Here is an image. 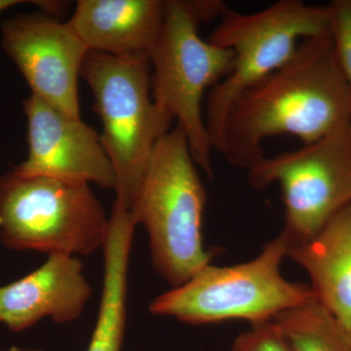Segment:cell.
I'll return each mask as SVG.
<instances>
[{"instance_id":"cell-1","label":"cell","mask_w":351,"mask_h":351,"mask_svg":"<svg viewBox=\"0 0 351 351\" xmlns=\"http://www.w3.org/2000/svg\"><path fill=\"white\" fill-rule=\"evenodd\" d=\"M348 123L351 91L331 36L304 39L287 63L233 101L215 151L249 170L265 156V138L292 135L309 145Z\"/></svg>"},{"instance_id":"cell-2","label":"cell","mask_w":351,"mask_h":351,"mask_svg":"<svg viewBox=\"0 0 351 351\" xmlns=\"http://www.w3.org/2000/svg\"><path fill=\"white\" fill-rule=\"evenodd\" d=\"M226 6L221 0H165L162 27L149 54L152 100L177 121L196 165L209 178L214 175V149L203 115V97L230 75L234 55L203 40L198 29L218 19Z\"/></svg>"},{"instance_id":"cell-3","label":"cell","mask_w":351,"mask_h":351,"mask_svg":"<svg viewBox=\"0 0 351 351\" xmlns=\"http://www.w3.org/2000/svg\"><path fill=\"white\" fill-rule=\"evenodd\" d=\"M206 189L179 126L157 143L130 212L149 235L152 265L173 288L211 263L203 243Z\"/></svg>"},{"instance_id":"cell-4","label":"cell","mask_w":351,"mask_h":351,"mask_svg":"<svg viewBox=\"0 0 351 351\" xmlns=\"http://www.w3.org/2000/svg\"><path fill=\"white\" fill-rule=\"evenodd\" d=\"M80 76L103 122L100 138L117 178L115 200L130 211L154 147L173 122L152 100L151 60L89 51Z\"/></svg>"},{"instance_id":"cell-5","label":"cell","mask_w":351,"mask_h":351,"mask_svg":"<svg viewBox=\"0 0 351 351\" xmlns=\"http://www.w3.org/2000/svg\"><path fill=\"white\" fill-rule=\"evenodd\" d=\"M288 247L280 233L250 262L232 267L209 263L186 282L156 298L149 311L193 326L230 320L252 325L272 321L314 299L311 286L291 282L281 274Z\"/></svg>"},{"instance_id":"cell-6","label":"cell","mask_w":351,"mask_h":351,"mask_svg":"<svg viewBox=\"0 0 351 351\" xmlns=\"http://www.w3.org/2000/svg\"><path fill=\"white\" fill-rule=\"evenodd\" d=\"M110 216L86 182L0 176V241L12 250L88 256L103 249Z\"/></svg>"},{"instance_id":"cell-7","label":"cell","mask_w":351,"mask_h":351,"mask_svg":"<svg viewBox=\"0 0 351 351\" xmlns=\"http://www.w3.org/2000/svg\"><path fill=\"white\" fill-rule=\"evenodd\" d=\"M207 40L232 51L230 75L208 95L205 124L215 151L228 110L240 94L287 63L304 39L331 36L329 5L279 0L251 14L226 6Z\"/></svg>"},{"instance_id":"cell-8","label":"cell","mask_w":351,"mask_h":351,"mask_svg":"<svg viewBox=\"0 0 351 351\" xmlns=\"http://www.w3.org/2000/svg\"><path fill=\"white\" fill-rule=\"evenodd\" d=\"M249 184L282 191L289 244L313 239L351 205V123L297 151L263 157L248 170Z\"/></svg>"},{"instance_id":"cell-9","label":"cell","mask_w":351,"mask_h":351,"mask_svg":"<svg viewBox=\"0 0 351 351\" xmlns=\"http://www.w3.org/2000/svg\"><path fill=\"white\" fill-rule=\"evenodd\" d=\"M1 29L2 47L25 76L32 94L80 119L78 77L89 51L68 23L41 11L10 18Z\"/></svg>"},{"instance_id":"cell-10","label":"cell","mask_w":351,"mask_h":351,"mask_svg":"<svg viewBox=\"0 0 351 351\" xmlns=\"http://www.w3.org/2000/svg\"><path fill=\"white\" fill-rule=\"evenodd\" d=\"M29 156L16 167L22 176H45L66 181L117 186L112 164L100 135L82 119L69 117L31 95L24 101Z\"/></svg>"},{"instance_id":"cell-11","label":"cell","mask_w":351,"mask_h":351,"mask_svg":"<svg viewBox=\"0 0 351 351\" xmlns=\"http://www.w3.org/2000/svg\"><path fill=\"white\" fill-rule=\"evenodd\" d=\"M91 295L80 258L50 255L29 276L0 287V322L15 332L44 318L58 324L71 323L82 316Z\"/></svg>"},{"instance_id":"cell-12","label":"cell","mask_w":351,"mask_h":351,"mask_svg":"<svg viewBox=\"0 0 351 351\" xmlns=\"http://www.w3.org/2000/svg\"><path fill=\"white\" fill-rule=\"evenodd\" d=\"M164 12L165 0H80L66 23L88 51L149 56Z\"/></svg>"},{"instance_id":"cell-13","label":"cell","mask_w":351,"mask_h":351,"mask_svg":"<svg viewBox=\"0 0 351 351\" xmlns=\"http://www.w3.org/2000/svg\"><path fill=\"white\" fill-rule=\"evenodd\" d=\"M286 257L306 270L314 299L351 330V205L313 239L289 244Z\"/></svg>"},{"instance_id":"cell-14","label":"cell","mask_w":351,"mask_h":351,"mask_svg":"<svg viewBox=\"0 0 351 351\" xmlns=\"http://www.w3.org/2000/svg\"><path fill=\"white\" fill-rule=\"evenodd\" d=\"M132 242L120 235L104 247L103 292L87 351H121L126 327L128 265Z\"/></svg>"},{"instance_id":"cell-15","label":"cell","mask_w":351,"mask_h":351,"mask_svg":"<svg viewBox=\"0 0 351 351\" xmlns=\"http://www.w3.org/2000/svg\"><path fill=\"white\" fill-rule=\"evenodd\" d=\"M274 321L292 351H351V330L315 299L284 311Z\"/></svg>"},{"instance_id":"cell-16","label":"cell","mask_w":351,"mask_h":351,"mask_svg":"<svg viewBox=\"0 0 351 351\" xmlns=\"http://www.w3.org/2000/svg\"><path fill=\"white\" fill-rule=\"evenodd\" d=\"M329 7L335 53L351 91V0H334Z\"/></svg>"},{"instance_id":"cell-17","label":"cell","mask_w":351,"mask_h":351,"mask_svg":"<svg viewBox=\"0 0 351 351\" xmlns=\"http://www.w3.org/2000/svg\"><path fill=\"white\" fill-rule=\"evenodd\" d=\"M232 351H292L274 320L252 325L233 341Z\"/></svg>"},{"instance_id":"cell-18","label":"cell","mask_w":351,"mask_h":351,"mask_svg":"<svg viewBox=\"0 0 351 351\" xmlns=\"http://www.w3.org/2000/svg\"><path fill=\"white\" fill-rule=\"evenodd\" d=\"M25 1H20V0H0V12L10 8V7L18 5L20 3H25Z\"/></svg>"},{"instance_id":"cell-19","label":"cell","mask_w":351,"mask_h":351,"mask_svg":"<svg viewBox=\"0 0 351 351\" xmlns=\"http://www.w3.org/2000/svg\"><path fill=\"white\" fill-rule=\"evenodd\" d=\"M32 351H38V350H32Z\"/></svg>"}]
</instances>
